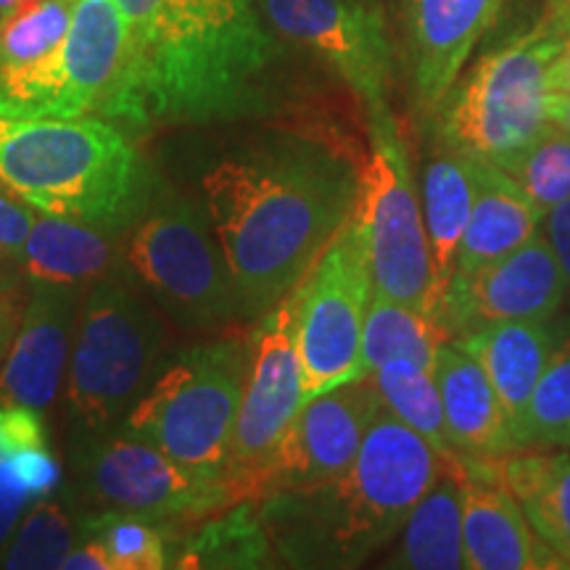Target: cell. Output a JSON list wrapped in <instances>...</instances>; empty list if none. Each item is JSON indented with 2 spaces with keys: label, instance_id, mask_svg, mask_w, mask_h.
Returning a JSON list of instances; mask_svg holds the SVG:
<instances>
[{
  "label": "cell",
  "instance_id": "1",
  "mask_svg": "<svg viewBox=\"0 0 570 570\" xmlns=\"http://www.w3.org/2000/svg\"><path fill=\"white\" fill-rule=\"evenodd\" d=\"M362 167L315 138L262 140L202 177L204 214L230 267L240 320L281 302L336 238L360 202Z\"/></svg>",
  "mask_w": 570,
  "mask_h": 570
},
{
  "label": "cell",
  "instance_id": "2",
  "mask_svg": "<svg viewBox=\"0 0 570 570\" xmlns=\"http://www.w3.org/2000/svg\"><path fill=\"white\" fill-rule=\"evenodd\" d=\"M127 53L101 117L127 130L206 125L265 104L277 42L254 0H117Z\"/></svg>",
  "mask_w": 570,
  "mask_h": 570
},
{
  "label": "cell",
  "instance_id": "3",
  "mask_svg": "<svg viewBox=\"0 0 570 570\" xmlns=\"http://www.w3.org/2000/svg\"><path fill=\"white\" fill-rule=\"evenodd\" d=\"M446 465L431 441L383 407L346 475L267 494L273 552L296 568H352L402 531Z\"/></svg>",
  "mask_w": 570,
  "mask_h": 570
},
{
  "label": "cell",
  "instance_id": "4",
  "mask_svg": "<svg viewBox=\"0 0 570 570\" xmlns=\"http://www.w3.org/2000/svg\"><path fill=\"white\" fill-rule=\"evenodd\" d=\"M0 183L40 214L122 238L159 185L135 142L109 119L0 117Z\"/></svg>",
  "mask_w": 570,
  "mask_h": 570
},
{
  "label": "cell",
  "instance_id": "5",
  "mask_svg": "<svg viewBox=\"0 0 570 570\" xmlns=\"http://www.w3.org/2000/svg\"><path fill=\"white\" fill-rule=\"evenodd\" d=\"M169 344L159 309L127 269L85 288L67 373L71 417L85 431L125 423L167 365Z\"/></svg>",
  "mask_w": 570,
  "mask_h": 570
},
{
  "label": "cell",
  "instance_id": "6",
  "mask_svg": "<svg viewBox=\"0 0 570 570\" xmlns=\"http://www.w3.org/2000/svg\"><path fill=\"white\" fill-rule=\"evenodd\" d=\"M570 40V0L531 32L483 56L436 109L444 148L499 161L550 127V69Z\"/></svg>",
  "mask_w": 570,
  "mask_h": 570
},
{
  "label": "cell",
  "instance_id": "7",
  "mask_svg": "<svg viewBox=\"0 0 570 570\" xmlns=\"http://www.w3.org/2000/svg\"><path fill=\"white\" fill-rule=\"evenodd\" d=\"M248 341L214 338L173 354L125 431L194 468L225 470L248 373Z\"/></svg>",
  "mask_w": 570,
  "mask_h": 570
},
{
  "label": "cell",
  "instance_id": "8",
  "mask_svg": "<svg viewBox=\"0 0 570 570\" xmlns=\"http://www.w3.org/2000/svg\"><path fill=\"white\" fill-rule=\"evenodd\" d=\"M125 265L132 281L188 331H214L240 320L238 294L209 219L194 204H156L125 235Z\"/></svg>",
  "mask_w": 570,
  "mask_h": 570
},
{
  "label": "cell",
  "instance_id": "9",
  "mask_svg": "<svg viewBox=\"0 0 570 570\" xmlns=\"http://www.w3.org/2000/svg\"><path fill=\"white\" fill-rule=\"evenodd\" d=\"M370 135L373 151L362 164V188L354 212L365 235L373 291L436 317L431 246L407 151L391 117L370 122Z\"/></svg>",
  "mask_w": 570,
  "mask_h": 570
},
{
  "label": "cell",
  "instance_id": "10",
  "mask_svg": "<svg viewBox=\"0 0 570 570\" xmlns=\"http://www.w3.org/2000/svg\"><path fill=\"white\" fill-rule=\"evenodd\" d=\"M304 285L306 277L259 317L254 336L248 338L252 354L244 399L225 462V473L240 502L267 494L269 468L304 404L298 356V312L304 302Z\"/></svg>",
  "mask_w": 570,
  "mask_h": 570
},
{
  "label": "cell",
  "instance_id": "11",
  "mask_svg": "<svg viewBox=\"0 0 570 570\" xmlns=\"http://www.w3.org/2000/svg\"><path fill=\"white\" fill-rule=\"evenodd\" d=\"M127 53L117 0H77L67 38L46 59L0 77V117L77 119L109 104Z\"/></svg>",
  "mask_w": 570,
  "mask_h": 570
},
{
  "label": "cell",
  "instance_id": "12",
  "mask_svg": "<svg viewBox=\"0 0 570 570\" xmlns=\"http://www.w3.org/2000/svg\"><path fill=\"white\" fill-rule=\"evenodd\" d=\"M75 468L88 499L104 510L156 520L206 518L238 504L225 470L194 468L130 436H92L75 449Z\"/></svg>",
  "mask_w": 570,
  "mask_h": 570
},
{
  "label": "cell",
  "instance_id": "13",
  "mask_svg": "<svg viewBox=\"0 0 570 570\" xmlns=\"http://www.w3.org/2000/svg\"><path fill=\"white\" fill-rule=\"evenodd\" d=\"M373 275L356 212L309 269L298 312V356L306 399L362 377V331Z\"/></svg>",
  "mask_w": 570,
  "mask_h": 570
},
{
  "label": "cell",
  "instance_id": "14",
  "mask_svg": "<svg viewBox=\"0 0 570 570\" xmlns=\"http://www.w3.org/2000/svg\"><path fill=\"white\" fill-rule=\"evenodd\" d=\"M275 32L323 59L365 104L370 122L391 117V40L373 0H256Z\"/></svg>",
  "mask_w": 570,
  "mask_h": 570
},
{
  "label": "cell",
  "instance_id": "15",
  "mask_svg": "<svg viewBox=\"0 0 570 570\" xmlns=\"http://www.w3.org/2000/svg\"><path fill=\"white\" fill-rule=\"evenodd\" d=\"M566 291L558 256L547 235L537 233L502 259L475 273L454 275L441 302L439 323L452 341L494 323H547L560 309Z\"/></svg>",
  "mask_w": 570,
  "mask_h": 570
},
{
  "label": "cell",
  "instance_id": "16",
  "mask_svg": "<svg viewBox=\"0 0 570 570\" xmlns=\"http://www.w3.org/2000/svg\"><path fill=\"white\" fill-rule=\"evenodd\" d=\"M381 410L373 375L306 399L269 468L267 494L325 487L346 475Z\"/></svg>",
  "mask_w": 570,
  "mask_h": 570
},
{
  "label": "cell",
  "instance_id": "17",
  "mask_svg": "<svg viewBox=\"0 0 570 570\" xmlns=\"http://www.w3.org/2000/svg\"><path fill=\"white\" fill-rule=\"evenodd\" d=\"M82 288L32 283L17 336L0 365V404L46 412L69 373Z\"/></svg>",
  "mask_w": 570,
  "mask_h": 570
},
{
  "label": "cell",
  "instance_id": "18",
  "mask_svg": "<svg viewBox=\"0 0 570 570\" xmlns=\"http://www.w3.org/2000/svg\"><path fill=\"white\" fill-rule=\"evenodd\" d=\"M462 537L470 570H566L515 497L494 473V458L462 454Z\"/></svg>",
  "mask_w": 570,
  "mask_h": 570
},
{
  "label": "cell",
  "instance_id": "19",
  "mask_svg": "<svg viewBox=\"0 0 570 570\" xmlns=\"http://www.w3.org/2000/svg\"><path fill=\"white\" fill-rule=\"evenodd\" d=\"M499 9L502 0H407L410 77L425 111H436L458 85Z\"/></svg>",
  "mask_w": 570,
  "mask_h": 570
},
{
  "label": "cell",
  "instance_id": "20",
  "mask_svg": "<svg viewBox=\"0 0 570 570\" xmlns=\"http://www.w3.org/2000/svg\"><path fill=\"white\" fill-rule=\"evenodd\" d=\"M433 375L444 402L449 436L460 454L502 458L520 452L494 383L460 341H444L439 346Z\"/></svg>",
  "mask_w": 570,
  "mask_h": 570
},
{
  "label": "cell",
  "instance_id": "21",
  "mask_svg": "<svg viewBox=\"0 0 570 570\" xmlns=\"http://www.w3.org/2000/svg\"><path fill=\"white\" fill-rule=\"evenodd\" d=\"M470 161H473L475 198L468 230L462 235L454 275L475 273L515 252L539 233L547 214L494 161L473 159V156Z\"/></svg>",
  "mask_w": 570,
  "mask_h": 570
},
{
  "label": "cell",
  "instance_id": "22",
  "mask_svg": "<svg viewBox=\"0 0 570 570\" xmlns=\"http://www.w3.org/2000/svg\"><path fill=\"white\" fill-rule=\"evenodd\" d=\"M558 338L550 320H520V323H494L468 333L460 344L468 348L489 381L494 383L504 410H508L518 449H523V428L529 417L533 391Z\"/></svg>",
  "mask_w": 570,
  "mask_h": 570
},
{
  "label": "cell",
  "instance_id": "23",
  "mask_svg": "<svg viewBox=\"0 0 570 570\" xmlns=\"http://www.w3.org/2000/svg\"><path fill=\"white\" fill-rule=\"evenodd\" d=\"M19 265L30 283L69 288H90L92 283L127 269L125 248L117 246V235L53 214H40L35 219Z\"/></svg>",
  "mask_w": 570,
  "mask_h": 570
},
{
  "label": "cell",
  "instance_id": "24",
  "mask_svg": "<svg viewBox=\"0 0 570 570\" xmlns=\"http://www.w3.org/2000/svg\"><path fill=\"white\" fill-rule=\"evenodd\" d=\"M462 454H446V465L425 497L402 525L399 550L386 568L407 570H460L468 568L465 537H462Z\"/></svg>",
  "mask_w": 570,
  "mask_h": 570
},
{
  "label": "cell",
  "instance_id": "25",
  "mask_svg": "<svg viewBox=\"0 0 570 570\" xmlns=\"http://www.w3.org/2000/svg\"><path fill=\"white\" fill-rule=\"evenodd\" d=\"M475 198V177L470 156L449 151L433 156L423 173V219L433 262V296L436 317L444 294L458 269L462 235L468 230ZM446 331V327H444Z\"/></svg>",
  "mask_w": 570,
  "mask_h": 570
},
{
  "label": "cell",
  "instance_id": "26",
  "mask_svg": "<svg viewBox=\"0 0 570 570\" xmlns=\"http://www.w3.org/2000/svg\"><path fill=\"white\" fill-rule=\"evenodd\" d=\"M494 473L570 568V454L510 452L494 458Z\"/></svg>",
  "mask_w": 570,
  "mask_h": 570
},
{
  "label": "cell",
  "instance_id": "27",
  "mask_svg": "<svg viewBox=\"0 0 570 570\" xmlns=\"http://www.w3.org/2000/svg\"><path fill=\"white\" fill-rule=\"evenodd\" d=\"M444 341L452 338L436 317L373 291L362 331V375L375 373L394 360H410L433 370Z\"/></svg>",
  "mask_w": 570,
  "mask_h": 570
},
{
  "label": "cell",
  "instance_id": "28",
  "mask_svg": "<svg viewBox=\"0 0 570 570\" xmlns=\"http://www.w3.org/2000/svg\"><path fill=\"white\" fill-rule=\"evenodd\" d=\"M370 375L383 399V407L391 415H396L412 431L431 441L441 454H458L452 436H449L444 402H441L433 370L410 360H394Z\"/></svg>",
  "mask_w": 570,
  "mask_h": 570
},
{
  "label": "cell",
  "instance_id": "29",
  "mask_svg": "<svg viewBox=\"0 0 570 570\" xmlns=\"http://www.w3.org/2000/svg\"><path fill=\"white\" fill-rule=\"evenodd\" d=\"M273 550L265 523L248 504L227 512L223 520L206 525L180 554L185 568H259Z\"/></svg>",
  "mask_w": 570,
  "mask_h": 570
},
{
  "label": "cell",
  "instance_id": "30",
  "mask_svg": "<svg viewBox=\"0 0 570 570\" xmlns=\"http://www.w3.org/2000/svg\"><path fill=\"white\" fill-rule=\"evenodd\" d=\"M77 0H35L0 19V77L46 59L67 38Z\"/></svg>",
  "mask_w": 570,
  "mask_h": 570
},
{
  "label": "cell",
  "instance_id": "31",
  "mask_svg": "<svg viewBox=\"0 0 570 570\" xmlns=\"http://www.w3.org/2000/svg\"><path fill=\"white\" fill-rule=\"evenodd\" d=\"M494 164L544 212L570 198V135L552 122L523 148Z\"/></svg>",
  "mask_w": 570,
  "mask_h": 570
},
{
  "label": "cell",
  "instance_id": "32",
  "mask_svg": "<svg viewBox=\"0 0 570 570\" xmlns=\"http://www.w3.org/2000/svg\"><path fill=\"white\" fill-rule=\"evenodd\" d=\"M77 525L59 499L46 497L35 502L13 533L0 568L9 570H46L61 568L71 547L77 544Z\"/></svg>",
  "mask_w": 570,
  "mask_h": 570
},
{
  "label": "cell",
  "instance_id": "33",
  "mask_svg": "<svg viewBox=\"0 0 570 570\" xmlns=\"http://www.w3.org/2000/svg\"><path fill=\"white\" fill-rule=\"evenodd\" d=\"M80 537L96 539L111 560V570H159L169 568L167 537L156 529V520L132 512L106 510L82 523Z\"/></svg>",
  "mask_w": 570,
  "mask_h": 570
},
{
  "label": "cell",
  "instance_id": "34",
  "mask_svg": "<svg viewBox=\"0 0 570 570\" xmlns=\"http://www.w3.org/2000/svg\"><path fill=\"white\" fill-rule=\"evenodd\" d=\"M59 481V462L48 449L0 458V560L32 504L56 494Z\"/></svg>",
  "mask_w": 570,
  "mask_h": 570
},
{
  "label": "cell",
  "instance_id": "35",
  "mask_svg": "<svg viewBox=\"0 0 570 570\" xmlns=\"http://www.w3.org/2000/svg\"><path fill=\"white\" fill-rule=\"evenodd\" d=\"M570 436V327L558 331L554 346L533 391L523 428L525 446L566 444Z\"/></svg>",
  "mask_w": 570,
  "mask_h": 570
},
{
  "label": "cell",
  "instance_id": "36",
  "mask_svg": "<svg viewBox=\"0 0 570 570\" xmlns=\"http://www.w3.org/2000/svg\"><path fill=\"white\" fill-rule=\"evenodd\" d=\"M42 412L21 407V404H0V458H19V454L48 449Z\"/></svg>",
  "mask_w": 570,
  "mask_h": 570
},
{
  "label": "cell",
  "instance_id": "37",
  "mask_svg": "<svg viewBox=\"0 0 570 570\" xmlns=\"http://www.w3.org/2000/svg\"><path fill=\"white\" fill-rule=\"evenodd\" d=\"M38 214V209H32L30 204L21 202L13 190H9L0 183V252L17 256L19 259Z\"/></svg>",
  "mask_w": 570,
  "mask_h": 570
},
{
  "label": "cell",
  "instance_id": "38",
  "mask_svg": "<svg viewBox=\"0 0 570 570\" xmlns=\"http://www.w3.org/2000/svg\"><path fill=\"white\" fill-rule=\"evenodd\" d=\"M544 235L558 256V265L570 291V198L544 214Z\"/></svg>",
  "mask_w": 570,
  "mask_h": 570
},
{
  "label": "cell",
  "instance_id": "39",
  "mask_svg": "<svg viewBox=\"0 0 570 570\" xmlns=\"http://www.w3.org/2000/svg\"><path fill=\"white\" fill-rule=\"evenodd\" d=\"M61 570H111V560L96 539L80 537L67 560L61 562Z\"/></svg>",
  "mask_w": 570,
  "mask_h": 570
},
{
  "label": "cell",
  "instance_id": "40",
  "mask_svg": "<svg viewBox=\"0 0 570 570\" xmlns=\"http://www.w3.org/2000/svg\"><path fill=\"white\" fill-rule=\"evenodd\" d=\"M21 277L27 275L24 269H21L17 256L0 252V304H17Z\"/></svg>",
  "mask_w": 570,
  "mask_h": 570
},
{
  "label": "cell",
  "instance_id": "41",
  "mask_svg": "<svg viewBox=\"0 0 570 570\" xmlns=\"http://www.w3.org/2000/svg\"><path fill=\"white\" fill-rule=\"evenodd\" d=\"M17 327H19L17 304H0V365H3L6 354H9V348L13 344Z\"/></svg>",
  "mask_w": 570,
  "mask_h": 570
},
{
  "label": "cell",
  "instance_id": "42",
  "mask_svg": "<svg viewBox=\"0 0 570 570\" xmlns=\"http://www.w3.org/2000/svg\"><path fill=\"white\" fill-rule=\"evenodd\" d=\"M547 119L570 135V92H550V98H547Z\"/></svg>",
  "mask_w": 570,
  "mask_h": 570
},
{
  "label": "cell",
  "instance_id": "43",
  "mask_svg": "<svg viewBox=\"0 0 570 570\" xmlns=\"http://www.w3.org/2000/svg\"><path fill=\"white\" fill-rule=\"evenodd\" d=\"M550 92H570V40L550 69Z\"/></svg>",
  "mask_w": 570,
  "mask_h": 570
},
{
  "label": "cell",
  "instance_id": "44",
  "mask_svg": "<svg viewBox=\"0 0 570 570\" xmlns=\"http://www.w3.org/2000/svg\"><path fill=\"white\" fill-rule=\"evenodd\" d=\"M35 3V0H0V19H6L9 13L24 9V6Z\"/></svg>",
  "mask_w": 570,
  "mask_h": 570
},
{
  "label": "cell",
  "instance_id": "45",
  "mask_svg": "<svg viewBox=\"0 0 570 570\" xmlns=\"http://www.w3.org/2000/svg\"><path fill=\"white\" fill-rule=\"evenodd\" d=\"M562 446H568V449H570V436L566 439V444H562Z\"/></svg>",
  "mask_w": 570,
  "mask_h": 570
}]
</instances>
